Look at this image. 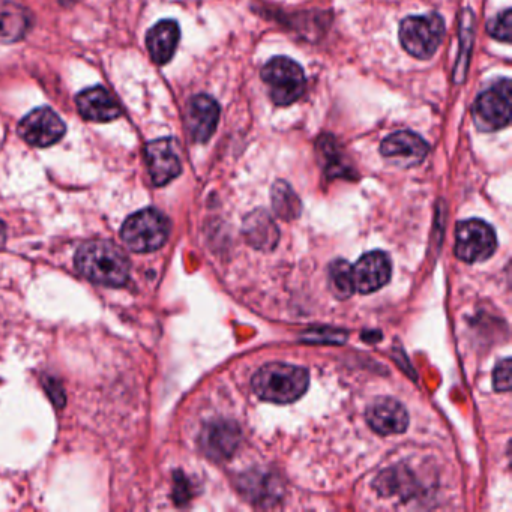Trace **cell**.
Returning a JSON list of instances; mask_svg holds the SVG:
<instances>
[{
	"label": "cell",
	"mask_w": 512,
	"mask_h": 512,
	"mask_svg": "<svg viewBox=\"0 0 512 512\" xmlns=\"http://www.w3.org/2000/svg\"><path fill=\"white\" fill-rule=\"evenodd\" d=\"M77 271L101 286L121 287L130 277V262L124 251L110 241H89L76 254Z\"/></svg>",
	"instance_id": "cell-1"
},
{
	"label": "cell",
	"mask_w": 512,
	"mask_h": 512,
	"mask_svg": "<svg viewBox=\"0 0 512 512\" xmlns=\"http://www.w3.org/2000/svg\"><path fill=\"white\" fill-rule=\"evenodd\" d=\"M308 383L310 374L305 368L283 362L265 365L253 377L257 397L277 404H289L301 398Z\"/></svg>",
	"instance_id": "cell-2"
},
{
	"label": "cell",
	"mask_w": 512,
	"mask_h": 512,
	"mask_svg": "<svg viewBox=\"0 0 512 512\" xmlns=\"http://www.w3.org/2000/svg\"><path fill=\"white\" fill-rule=\"evenodd\" d=\"M170 223L158 209L148 208L127 218L121 229L122 241L136 253H151L166 244Z\"/></svg>",
	"instance_id": "cell-3"
},
{
	"label": "cell",
	"mask_w": 512,
	"mask_h": 512,
	"mask_svg": "<svg viewBox=\"0 0 512 512\" xmlns=\"http://www.w3.org/2000/svg\"><path fill=\"white\" fill-rule=\"evenodd\" d=\"M445 22L439 14L407 17L400 25V41L403 49L413 58L428 61L442 44Z\"/></svg>",
	"instance_id": "cell-4"
},
{
	"label": "cell",
	"mask_w": 512,
	"mask_h": 512,
	"mask_svg": "<svg viewBox=\"0 0 512 512\" xmlns=\"http://www.w3.org/2000/svg\"><path fill=\"white\" fill-rule=\"evenodd\" d=\"M263 82L268 86L269 97L277 106H290L304 95L307 80L298 62L284 56L271 59L262 68Z\"/></svg>",
	"instance_id": "cell-5"
},
{
	"label": "cell",
	"mask_w": 512,
	"mask_h": 512,
	"mask_svg": "<svg viewBox=\"0 0 512 512\" xmlns=\"http://www.w3.org/2000/svg\"><path fill=\"white\" fill-rule=\"evenodd\" d=\"M511 82L500 80L476 98L472 116L476 128L484 133L502 130L511 122Z\"/></svg>",
	"instance_id": "cell-6"
},
{
	"label": "cell",
	"mask_w": 512,
	"mask_h": 512,
	"mask_svg": "<svg viewBox=\"0 0 512 512\" xmlns=\"http://www.w3.org/2000/svg\"><path fill=\"white\" fill-rule=\"evenodd\" d=\"M497 248L496 232L482 220L461 221L457 226L455 256L466 263L484 262Z\"/></svg>",
	"instance_id": "cell-7"
},
{
	"label": "cell",
	"mask_w": 512,
	"mask_h": 512,
	"mask_svg": "<svg viewBox=\"0 0 512 512\" xmlns=\"http://www.w3.org/2000/svg\"><path fill=\"white\" fill-rule=\"evenodd\" d=\"M65 131V122L49 107L35 109L23 118L19 125L20 137L29 145L38 148L56 145L65 136Z\"/></svg>",
	"instance_id": "cell-8"
},
{
	"label": "cell",
	"mask_w": 512,
	"mask_h": 512,
	"mask_svg": "<svg viewBox=\"0 0 512 512\" xmlns=\"http://www.w3.org/2000/svg\"><path fill=\"white\" fill-rule=\"evenodd\" d=\"M428 143L418 134L398 131L383 140L380 154L395 166L413 167L424 161L428 154Z\"/></svg>",
	"instance_id": "cell-9"
},
{
	"label": "cell",
	"mask_w": 512,
	"mask_h": 512,
	"mask_svg": "<svg viewBox=\"0 0 512 512\" xmlns=\"http://www.w3.org/2000/svg\"><path fill=\"white\" fill-rule=\"evenodd\" d=\"M145 154L149 175L157 187H164L181 175L182 164L172 139L149 142L146 145Z\"/></svg>",
	"instance_id": "cell-10"
},
{
	"label": "cell",
	"mask_w": 512,
	"mask_h": 512,
	"mask_svg": "<svg viewBox=\"0 0 512 512\" xmlns=\"http://www.w3.org/2000/svg\"><path fill=\"white\" fill-rule=\"evenodd\" d=\"M392 266L388 254L371 251L353 266V283L359 293H373L391 280Z\"/></svg>",
	"instance_id": "cell-11"
},
{
	"label": "cell",
	"mask_w": 512,
	"mask_h": 512,
	"mask_svg": "<svg viewBox=\"0 0 512 512\" xmlns=\"http://www.w3.org/2000/svg\"><path fill=\"white\" fill-rule=\"evenodd\" d=\"M367 422L376 433L382 436L400 434L404 433L409 425V413L400 401L380 397L368 407Z\"/></svg>",
	"instance_id": "cell-12"
},
{
	"label": "cell",
	"mask_w": 512,
	"mask_h": 512,
	"mask_svg": "<svg viewBox=\"0 0 512 512\" xmlns=\"http://www.w3.org/2000/svg\"><path fill=\"white\" fill-rule=\"evenodd\" d=\"M220 106L208 95L191 98L187 109V127L194 142L206 143L217 130L220 122Z\"/></svg>",
	"instance_id": "cell-13"
},
{
	"label": "cell",
	"mask_w": 512,
	"mask_h": 512,
	"mask_svg": "<svg viewBox=\"0 0 512 512\" xmlns=\"http://www.w3.org/2000/svg\"><path fill=\"white\" fill-rule=\"evenodd\" d=\"M77 109L82 118L92 122L115 121L121 116L118 101L103 86L86 89L77 95Z\"/></svg>",
	"instance_id": "cell-14"
},
{
	"label": "cell",
	"mask_w": 512,
	"mask_h": 512,
	"mask_svg": "<svg viewBox=\"0 0 512 512\" xmlns=\"http://www.w3.org/2000/svg\"><path fill=\"white\" fill-rule=\"evenodd\" d=\"M181 40V29L175 20H161L146 35V46L152 61L166 65L172 61Z\"/></svg>",
	"instance_id": "cell-15"
},
{
	"label": "cell",
	"mask_w": 512,
	"mask_h": 512,
	"mask_svg": "<svg viewBox=\"0 0 512 512\" xmlns=\"http://www.w3.org/2000/svg\"><path fill=\"white\" fill-rule=\"evenodd\" d=\"M239 428L230 422H214L206 428L202 436V445L206 454L215 460L229 458L239 443Z\"/></svg>",
	"instance_id": "cell-16"
},
{
	"label": "cell",
	"mask_w": 512,
	"mask_h": 512,
	"mask_svg": "<svg viewBox=\"0 0 512 512\" xmlns=\"http://www.w3.org/2000/svg\"><path fill=\"white\" fill-rule=\"evenodd\" d=\"M31 16L25 8L14 2H0V41L16 43L28 34Z\"/></svg>",
	"instance_id": "cell-17"
},
{
	"label": "cell",
	"mask_w": 512,
	"mask_h": 512,
	"mask_svg": "<svg viewBox=\"0 0 512 512\" xmlns=\"http://www.w3.org/2000/svg\"><path fill=\"white\" fill-rule=\"evenodd\" d=\"M244 235L257 250H271L278 242V229L265 211H256L245 220Z\"/></svg>",
	"instance_id": "cell-18"
},
{
	"label": "cell",
	"mask_w": 512,
	"mask_h": 512,
	"mask_svg": "<svg viewBox=\"0 0 512 512\" xmlns=\"http://www.w3.org/2000/svg\"><path fill=\"white\" fill-rule=\"evenodd\" d=\"M272 208L283 220H295L301 214V200L287 182L278 181L271 191Z\"/></svg>",
	"instance_id": "cell-19"
},
{
	"label": "cell",
	"mask_w": 512,
	"mask_h": 512,
	"mask_svg": "<svg viewBox=\"0 0 512 512\" xmlns=\"http://www.w3.org/2000/svg\"><path fill=\"white\" fill-rule=\"evenodd\" d=\"M329 289L338 299H347L356 292L353 283V266L347 260L338 259L329 265Z\"/></svg>",
	"instance_id": "cell-20"
},
{
	"label": "cell",
	"mask_w": 512,
	"mask_h": 512,
	"mask_svg": "<svg viewBox=\"0 0 512 512\" xmlns=\"http://www.w3.org/2000/svg\"><path fill=\"white\" fill-rule=\"evenodd\" d=\"M317 149H319L320 154L328 163V170L332 173V176L337 175V172H346L347 167L343 161V155H341L340 149L335 145L332 137H322V139H319Z\"/></svg>",
	"instance_id": "cell-21"
},
{
	"label": "cell",
	"mask_w": 512,
	"mask_h": 512,
	"mask_svg": "<svg viewBox=\"0 0 512 512\" xmlns=\"http://www.w3.org/2000/svg\"><path fill=\"white\" fill-rule=\"evenodd\" d=\"M511 10H505L500 13L496 19L491 20L487 25V32L496 40L509 43L511 41Z\"/></svg>",
	"instance_id": "cell-22"
},
{
	"label": "cell",
	"mask_w": 512,
	"mask_h": 512,
	"mask_svg": "<svg viewBox=\"0 0 512 512\" xmlns=\"http://www.w3.org/2000/svg\"><path fill=\"white\" fill-rule=\"evenodd\" d=\"M494 389L499 392H508L511 389V359L505 358L494 368Z\"/></svg>",
	"instance_id": "cell-23"
},
{
	"label": "cell",
	"mask_w": 512,
	"mask_h": 512,
	"mask_svg": "<svg viewBox=\"0 0 512 512\" xmlns=\"http://www.w3.org/2000/svg\"><path fill=\"white\" fill-rule=\"evenodd\" d=\"M5 236H7V233H5V224L0 221V248L4 247Z\"/></svg>",
	"instance_id": "cell-24"
}]
</instances>
